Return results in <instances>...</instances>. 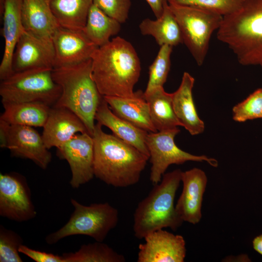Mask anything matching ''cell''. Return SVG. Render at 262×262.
<instances>
[{
  "label": "cell",
  "instance_id": "cell-15",
  "mask_svg": "<svg viewBox=\"0 0 262 262\" xmlns=\"http://www.w3.org/2000/svg\"><path fill=\"white\" fill-rule=\"evenodd\" d=\"M139 246L137 262H183L185 241L180 235L163 229L149 233Z\"/></svg>",
  "mask_w": 262,
  "mask_h": 262
},
{
  "label": "cell",
  "instance_id": "cell-31",
  "mask_svg": "<svg viewBox=\"0 0 262 262\" xmlns=\"http://www.w3.org/2000/svg\"><path fill=\"white\" fill-rule=\"evenodd\" d=\"M232 118L239 122L262 118V88L257 89L233 107Z\"/></svg>",
  "mask_w": 262,
  "mask_h": 262
},
{
  "label": "cell",
  "instance_id": "cell-5",
  "mask_svg": "<svg viewBox=\"0 0 262 262\" xmlns=\"http://www.w3.org/2000/svg\"><path fill=\"white\" fill-rule=\"evenodd\" d=\"M180 169L164 174L147 197L138 204L133 214V230L138 239L154 231L170 228L177 230L183 221L177 214L174 199L181 181Z\"/></svg>",
  "mask_w": 262,
  "mask_h": 262
},
{
  "label": "cell",
  "instance_id": "cell-23",
  "mask_svg": "<svg viewBox=\"0 0 262 262\" xmlns=\"http://www.w3.org/2000/svg\"><path fill=\"white\" fill-rule=\"evenodd\" d=\"M139 29L143 35L153 36L160 46L168 45L173 47L183 43L180 27L167 0L164 1L162 16L156 20L144 19Z\"/></svg>",
  "mask_w": 262,
  "mask_h": 262
},
{
  "label": "cell",
  "instance_id": "cell-13",
  "mask_svg": "<svg viewBox=\"0 0 262 262\" xmlns=\"http://www.w3.org/2000/svg\"><path fill=\"white\" fill-rule=\"evenodd\" d=\"M54 62L55 51L52 39L25 31L13 53L14 72L39 68L53 69Z\"/></svg>",
  "mask_w": 262,
  "mask_h": 262
},
{
  "label": "cell",
  "instance_id": "cell-11",
  "mask_svg": "<svg viewBox=\"0 0 262 262\" xmlns=\"http://www.w3.org/2000/svg\"><path fill=\"white\" fill-rule=\"evenodd\" d=\"M36 214L25 179L14 173H0V216L21 222L34 218Z\"/></svg>",
  "mask_w": 262,
  "mask_h": 262
},
{
  "label": "cell",
  "instance_id": "cell-8",
  "mask_svg": "<svg viewBox=\"0 0 262 262\" xmlns=\"http://www.w3.org/2000/svg\"><path fill=\"white\" fill-rule=\"evenodd\" d=\"M181 31L185 44L198 66L206 58L213 33L217 30L223 16L190 6L169 3Z\"/></svg>",
  "mask_w": 262,
  "mask_h": 262
},
{
  "label": "cell",
  "instance_id": "cell-29",
  "mask_svg": "<svg viewBox=\"0 0 262 262\" xmlns=\"http://www.w3.org/2000/svg\"><path fill=\"white\" fill-rule=\"evenodd\" d=\"M172 49V46L168 45L161 46L156 58L149 67L148 81L144 93L163 86L166 82L170 68Z\"/></svg>",
  "mask_w": 262,
  "mask_h": 262
},
{
  "label": "cell",
  "instance_id": "cell-9",
  "mask_svg": "<svg viewBox=\"0 0 262 262\" xmlns=\"http://www.w3.org/2000/svg\"><path fill=\"white\" fill-rule=\"evenodd\" d=\"M180 131L176 129L148 132L146 144L151 164L149 179L154 185L159 183L168 166L182 164L187 161L206 162L213 167L218 166V161L205 155H195L180 149L175 144V137Z\"/></svg>",
  "mask_w": 262,
  "mask_h": 262
},
{
  "label": "cell",
  "instance_id": "cell-1",
  "mask_svg": "<svg viewBox=\"0 0 262 262\" xmlns=\"http://www.w3.org/2000/svg\"><path fill=\"white\" fill-rule=\"evenodd\" d=\"M92 76L103 96H132L141 72L139 57L131 44L117 36L98 47L92 57Z\"/></svg>",
  "mask_w": 262,
  "mask_h": 262
},
{
  "label": "cell",
  "instance_id": "cell-36",
  "mask_svg": "<svg viewBox=\"0 0 262 262\" xmlns=\"http://www.w3.org/2000/svg\"><path fill=\"white\" fill-rule=\"evenodd\" d=\"M252 243L254 250L262 255V234L256 237Z\"/></svg>",
  "mask_w": 262,
  "mask_h": 262
},
{
  "label": "cell",
  "instance_id": "cell-21",
  "mask_svg": "<svg viewBox=\"0 0 262 262\" xmlns=\"http://www.w3.org/2000/svg\"><path fill=\"white\" fill-rule=\"evenodd\" d=\"M95 120L102 126L110 129L113 134L135 147L149 158L146 144L148 132L115 114L104 98L97 109Z\"/></svg>",
  "mask_w": 262,
  "mask_h": 262
},
{
  "label": "cell",
  "instance_id": "cell-20",
  "mask_svg": "<svg viewBox=\"0 0 262 262\" xmlns=\"http://www.w3.org/2000/svg\"><path fill=\"white\" fill-rule=\"evenodd\" d=\"M194 78L184 72L180 84L172 94V103L175 115L181 126L192 135H198L204 130L203 121L199 117L192 95Z\"/></svg>",
  "mask_w": 262,
  "mask_h": 262
},
{
  "label": "cell",
  "instance_id": "cell-18",
  "mask_svg": "<svg viewBox=\"0 0 262 262\" xmlns=\"http://www.w3.org/2000/svg\"><path fill=\"white\" fill-rule=\"evenodd\" d=\"M22 0H4L1 33L4 48L0 65V81L14 73L13 53L19 39L25 31L22 19Z\"/></svg>",
  "mask_w": 262,
  "mask_h": 262
},
{
  "label": "cell",
  "instance_id": "cell-3",
  "mask_svg": "<svg viewBox=\"0 0 262 262\" xmlns=\"http://www.w3.org/2000/svg\"><path fill=\"white\" fill-rule=\"evenodd\" d=\"M217 37L243 66L262 63V0H244L236 11L224 16Z\"/></svg>",
  "mask_w": 262,
  "mask_h": 262
},
{
  "label": "cell",
  "instance_id": "cell-12",
  "mask_svg": "<svg viewBox=\"0 0 262 262\" xmlns=\"http://www.w3.org/2000/svg\"><path fill=\"white\" fill-rule=\"evenodd\" d=\"M57 149L59 157L69 165V183L72 188H78L92 180L95 176L94 144L91 135L88 132L78 133Z\"/></svg>",
  "mask_w": 262,
  "mask_h": 262
},
{
  "label": "cell",
  "instance_id": "cell-34",
  "mask_svg": "<svg viewBox=\"0 0 262 262\" xmlns=\"http://www.w3.org/2000/svg\"><path fill=\"white\" fill-rule=\"evenodd\" d=\"M19 252L36 262H65L62 255L32 249L23 244L20 246Z\"/></svg>",
  "mask_w": 262,
  "mask_h": 262
},
{
  "label": "cell",
  "instance_id": "cell-27",
  "mask_svg": "<svg viewBox=\"0 0 262 262\" xmlns=\"http://www.w3.org/2000/svg\"><path fill=\"white\" fill-rule=\"evenodd\" d=\"M120 24L92 4L82 31L94 44L99 47L108 43L112 36L119 32Z\"/></svg>",
  "mask_w": 262,
  "mask_h": 262
},
{
  "label": "cell",
  "instance_id": "cell-37",
  "mask_svg": "<svg viewBox=\"0 0 262 262\" xmlns=\"http://www.w3.org/2000/svg\"><path fill=\"white\" fill-rule=\"evenodd\" d=\"M261 66L262 67V63L261 64Z\"/></svg>",
  "mask_w": 262,
  "mask_h": 262
},
{
  "label": "cell",
  "instance_id": "cell-4",
  "mask_svg": "<svg viewBox=\"0 0 262 262\" xmlns=\"http://www.w3.org/2000/svg\"><path fill=\"white\" fill-rule=\"evenodd\" d=\"M54 81L61 88L53 106L69 109L83 122L92 136L97 109L103 98L92 76V60L68 66L54 68Z\"/></svg>",
  "mask_w": 262,
  "mask_h": 262
},
{
  "label": "cell",
  "instance_id": "cell-16",
  "mask_svg": "<svg viewBox=\"0 0 262 262\" xmlns=\"http://www.w3.org/2000/svg\"><path fill=\"white\" fill-rule=\"evenodd\" d=\"M183 189L175 205L176 212L183 222L197 224L202 217L201 207L207 177L201 169L193 168L182 172Z\"/></svg>",
  "mask_w": 262,
  "mask_h": 262
},
{
  "label": "cell",
  "instance_id": "cell-22",
  "mask_svg": "<svg viewBox=\"0 0 262 262\" xmlns=\"http://www.w3.org/2000/svg\"><path fill=\"white\" fill-rule=\"evenodd\" d=\"M22 19L25 31L45 38L52 39L60 27L49 0H22Z\"/></svg>",
  "mask_w": 262,
  "mask_h": 262
},
{
  "label": "cell",
  "instance_id": "cell-10",
  "mask_svg": "<svg viewBox=\"0 0 262 262\" xmlns=\"http://www.w3.org/2000/svg\"><path fill=\"white\" fill-rule=\"evenodd\" d=\"M0 146L16 157L30 160L46 169L52 159L42 135L32 127L11 125L0 120Z\"/></svg>",
  "mask_w": 262,
  "mask_h": 262
},
{
  "label": "cell",
  "instance_id": "cell-19",
  "mask_svg": "<svg viewBox=\"0 0 262 262\" xmlns=\"http://www.w3.org/2000/svg\"><path fill=\"white\" fill-rule=\"evenodd\" d=\"M103 98L118 116L148 132L157 131L152 122L144 92L138 90L131 97L104 96Z\"/></svg>",
  "mask_w": 262,
  "mask_h": 262
},
{
  "label": "cell",
  "instance_id": "cell-25",
  "mask_svg": "<svg viewBox=\"0 0 262 262\" xmlns=\"http://www.w3.org/2000/svg\"><path fill=\"white\" fill-rule=\"evenodd\" d=\"M148 105L150 118L157 131L173 130L181 126L174 111L172 94L163 86L144 93Z\"/></svg>",
  "mask_w": 262,
  "mask_h": 262
},
{
  "label": "cell",
  "instance_id": "cell-33",
  "mask_svg": "<svg viewBox=\"0 0 262 262\" xmlns=\"http://www.w3.org/2000/svg\"><path fill=\"white\" fill-rule=\"evenodd\" d=\"M93 4L109 16L122 23L128 18L131 0H93Z\"/></svg>",
  "mask_w": 262,
  "mask_h": 262
},
{
  "label": "cell",
  "instance_id": "cell-24",
  "mask_svg": "<svg viewBox=\"0 0 262 262\" xmlns=\"http://www.w3.org/2000/svg\"><path fill=\"white\" fill-rule=\"evenodd\" d=\"M4 111L0 120L11 125L43 127L50 108L35 102L2 103Z\"/></svg>",
  "mask_w": 262,
  "mask_h": 262
},
{
  "label": "cell",
  "instance_id": "cell-7",
  "mask_svg": "<svg viewBox=\"0 0 262 262\" xmlns=\"http://www.w3.org/2000/svg\"><path fill=\"white\" fill-rule=\"evenodd\" d=\"M70 202L74 210L69 219L62 228L46 237L48 244L53 245L75 235H86L103 242L117 224L118 211L108 202L84 205L72 198Z\"/></svg>",
  "mask_w": 262,
  "mask_h": 262
},
{
  "label": "cell",
  "instance_id": "cell-2",
  "mask_svg": "<svg viewBox=\"0 0 262 262\" xmlns=\"http://www.w3.org/2000/svg\"><path fill=\"white\" fill-rule=\"evenodd\" d=\"M92 137L95 177L115 187H127L139 182L147 156L114 134L105 133L98 123Z\"/></svg>",
  "mask_w": 262,
  "mask_h": 262
},
{
  "label": "cell",
  "instance_id": "cell-28",
  "mask_svg": "<svg viewBox=\"0 0 262 262\" xmlns=\"http://www.w3.org/2000/svg\"><path fill=\"white\" fill-rule=\"evenodd\" d=\"M65 262H124V256L103 242L83 244L74 252L64 253Z\"/></svg>",
  "mask_w": 262,
  "mask_h": 262
},
{
  "label": "cell",
  "instance_id": "cell-26",
  "mask_svg": "<svg viewBox=\"0 0 262 262\" xmlns=\"http://www.w3.org/2000/svg\"><path fill=\"white\" fill-rule=\"evenodd\" d=\"M93 0H49L51 11L59 25L82 30Z\"/></svg>",
  "mask_w": 262,
  "mask_h": 262
},
{
  "label": "cell",
  "instance_id": "cell-30",
  "mask_svg": "<svg viewBox=\"0 0 262 262\" xmlns=\"http://www.w3.org/2000/svg\"><path fill=\"white\" fill-rule=\"evenodd\" d=\"M244 0H167L169 3L198 8L223 16L237 11Z\"/></svg>",
  "mask_w": 262,
  "mask_h": 262
},
{
  "label": "cell",
  "instance_id": "cell-32",
  "mask_svg": "<svg viewBox=\"0 0 262 262\" xmlns=\"http://www.w3.org/2000/svg\"><path fill=\"white\" fill-rule=\"evenodd\" d=\"M21 237L16 232L0 226V262H22L19 248Z\"/></svg>",
  "mask_w": 262,
  "mask_h": 262
},
{
  "label": "cell",
  "instance_id": "cell-6",
  "mask_svg": "<svg viewBox=\"0 0 262 262\" xmlns=\"http://www.w3.org/2000/svg\"><path fill=\"white\" fill-rule=\"evenodd\" d=\"M52 68L14 72L1 80V103L40 102L50 107L58 101L61 88L52 77Z\"/></svg>",
  "mask_w": 262,
  "mask_h": 262
},
{
  "label": "cell",
  "instance_id": "cell-35",
  "mask_svg": "<svg viewBox=\"0 0 262 262\" xmlns=\"http://www.w3.org/2000/svg\"><path fill=\"white\" fill-rule=\"evenodd\" d=\"M150 7L157 18L160 17L163 12L165 0H146Z\"/></svg>",
  "mask_w": 262,
  "mask_h": 262
},
{
  "label": "cell",
  "instance_id": "cell-17",
  "mask_svg": "<svg viewBox=\"0 0 262 262\" xmlns=\"http://www.w3.org/2000/svg\"><path fill=\"white\" fill-rule=\"evenodd\" d=\"M42 138L49 149L57 148L80 133L88 132L82 120L68 109L52 106L44 126Z\"/></svg>",
  "mask_w": 262,
  "mask_h": 262
},
{
  "label": "cell",
  "instance_id": "cell-14",
  "mask_svg": "<svg viewBox=\"0 0 262 262\" xmlns=\"http://www.w3.org/2000/svg\"><path fill=\"white\" fill-rule=\"evenodd\" d=\"M52 41L55 51L54 68L71 66L91 59L98 48L82 30H74L61 26L53 34Z\"/></svg>",
  "mask_w": 262,
  "mask_h": 262
}]
</instances>
